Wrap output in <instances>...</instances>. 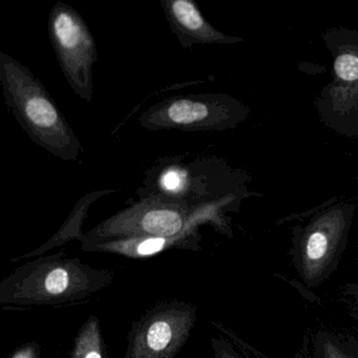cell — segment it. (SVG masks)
<instances>
[{"label":"cell","mask_w":358,"mask_h":358,"mask_svg":"<svg viewBox=\"0 0 358 358\" xmlns=\"http://www.w3.org/2000/svg\"><path fill=\"white\" fill-rule=\"evenodd\" d=\"M114 272L96 269L64 251L41 255L0 282L3 309L62 307L85 301L110 286Z\"/></svg>","instance_id":"1"},{"label":"cell","mask_w":358,"mask_h":358,"mask_svg":"<svg viewBox=\"0 0 358 358\" xmlns=\"http://www.w3.org/2000/svg\"><path fill=\"white\" fill-rule=\"evenodd\" d=\"M0 83L8 108L35 144L62 160H78L83 150L78 137L27 66L0 53Z\"/></svg>","instance_id":"2"},{"label":"cell","mask_w":358,"mask_h":358,"mask_svg":"<svg viewBox=\"0 0 358 358\" xmlns=\"http://www.w3.org/2000/svg\"><path fill=\"white\" fill-rule=\"evenodd\" d=\"M220 207L190 208L183 205L141 198L129 208L120 211L85 234L83 243L113 238L160 236L173 238L190 230L199 224L217 222Z\"/></svg>","instance_id":"3"},{"label":"cell","mask_w":358,"mask_h":358,"mask_svg":"<svg viewBox=\"0 0 358 358\" xmlns=\"http://www.w3.org/2000/svg\"><path fill=\"white\" fill-rule=\"evenodd\" d=\"M248 113L227 94H190L158 102L141 115L139 122L148 131H226L243 122Z\"/></svg>","instance_id":"4"},{"label":"cell","mask_w":358,"mask_h":358,"mask_svg":"<svg viewBox=\"0 0 358 358\" xmlns=\"http://www.w3.org/2000/svg\"><path fill=\"white\" fill-rule=\"evenodd\" d=\"M354 213V205H333L316 213L305 227L299 228L294 261L299 276L308 287L322 284L336 267Z\"/></svg>","instance_id":"5"},{"label":"cell","mask_w":358,"mask_h":358,"mask_svg":"<svg viewBox=\"0 0 358 358\" xmlns=\"http://www.w3.org/2000/svg\"><path fill=\"white\" fill-rule=\"evenodd\" d=\"M49 34L69 85L81 99L91 102L93 66L98 55L87 22L74 8L58 1L50 13Z\"/></svg>","instance_id":"6"},{"label":"cell","mask_w":358,"mask_h":358,"mask_svg":"<svg viewBox=\"0 0 358 358\" xmlns=\"http://www.w3.org/2000/svg\"><path fill=\"white\" fill-rule=\"evenodd\" d=\"M198 314L192 303L162 301L133 322L125 358H175L189 338Z\"/></svg>","instance_id":"7"},{"label":"cell","mask_w":358,"mask_h":358,"mask_svg":"<svg viewBox=\"0 0 358 358\" xmlns=\"http://www.w3.org/2000/svg\"><path fill=\"white\" fill-rule=\"evenodd\" d=\"M327 45L334 57V79L322 94V108L332 124L349 125V118L358 124V33L333 32ZM331 118V121H332Z\"/></svg>","instance_id":"8"},{"label":"cell","mask_w":358,"mask_h":358,"mask_svg":"<svg viewBox=\"0 0 358 358\" xmlns=\"http://www.w3.org/2000/svg\"><path fill=\"white\" fill-rule=\"evenodd\" d=\"M171 32L183 49L194 45H232L240 43L238 37L227 36L209 24L192 0H161Z\"/></svg>","instance_id":"9"},{"label":"cell","mask_w":358,"mask_h":358,"mask_svg":"<svg viewBox=\"0 0 358 358\" xmlns=\"http://www.w3.org/2000/svg\"><path fill=\"white\" fill-rule=\"evenodd\" d=\"M200 238L198 229H194L173 238L138 236L83 243L81 249L87 252L110 253L129 259H144L155 257L171 249L199 250Z\"/></svg>","instance_id":"10"},{"label":"cell","mask_w":358,"mask_h":358,"mask_svg":"<svg viewBox=\"0 0 358 358\" xmlns=\"http://www.w3.org/2000/svg\"><path fill=\"white\" fill-rule=\"evenodd\" d=\"M112 192H115V190H99V192H90L87 196H83L81 200L78 201L76 206L74 207L72 213L69 215L68 220L62 224L59 230L48 242L41 245L36 250L31 251V252L22 255V257L17 259H24V257H41L48 251L52 250L56 247L62 246V245L66 244L70 241L79 240L81 242L85 238V234L81 231V227H83L90 206L96 200L101 198L102 196L112 194ZM14 261H16V259H14Z\"/></svg>","instance_id":"11"},{"label":"cell","mask_w":358,"mask_h":358,"mask_svg":"<svg viewBox=\"0 0 358 358\" xmlns=\"http://www.w3.org/2000/svg\"><path fill=\"white\" fill-rule=\"evenodd\" d=\"M71 358H108L97 316H90L81 326L73 345Z\"/></svg>","instance_id":"12"},{"label":"cell","mask_w":358,"mask_h":358,"mask_svg":"<svg viewBox=\"0 0 358 358\" xmlns=\"http://www.w3.org/2000/svg\"><path fill=\"white\" fill-rule=\"evenodd\" d=\"M317 358H357L341 341L322 334L317 341Z\"/></svg>","instance_id":"13"},{"label":"cell","mask_w":358,"mask_h":358,"mask_svg":"<svg viewBox=\"0 0 358 358\" xmlns=\"http://www.w3.org/2000/svg\"><path fill=\"white\" fill-rule=\"evenodd\" d=\"M211 349L213 355L210 358H248L242 355L229 341L221 337L211 339Z\"/></svg>","instance_id":"14"},{"label":"cell","mask_w":358,"mask_h":358,"mask_svg":"<svg viewBox=\"0 0 358 358\" xmlns=\"http://www.w3.org/2000/svg\"><path fill=\"white\" fill-rule=\"evenodd\" d=\"M41 357V351L39 347L34 341L26 343L20 347V349L14 352L13 355L10 358H39Z\"/></svg>","instance_id":"15"}]
</instances>
